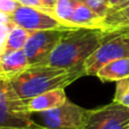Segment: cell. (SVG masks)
I'll list each match as a JSON object with an SVG mask.
<instances>
[{
  "mask_svg": "<svg viewBox=\"0 0 129 129\" xmlns=\"http://www.w3.org/2000/svg\"><path fill=\"white\" fill-rule=\"evenodd\" d=\"M86 76L85 69H64L58 67L36 64L28 66L24 71L10 80L17 95L26 101L44 92L66 88L78 78Z\"/></svg>",
  "mask_w": 129,
  "mask_h": 129,
  "instance_id": "obj_1",
  "label": "cell"
},
{
  "mask_svg": "<svg viewBox=\"0 0 129 129\" xmlns=\"http://www.w3.org/2000/svg\"><path fill=\"white\" fill-rule=\"evenodd\" d=\"M102 29L76 28L67 31L42 64L64 69L83 68L86 59L104 42Z\"/></svg>",
  "mask_w": 129,
  "mask_h": 129,
  "instance_id": "obj_2",
  "label": "cell"
},
{
  "mask_svg": "<svg viewBox=\"0 0 129 129\" xmlns=\"http://www.w3.org/2000/svg\"><path fill=\"white\" fill-rule=\"evenodd\" d=\"M35 123L26 101L17 95L10 80L0 79V129L31 128Z\"/></svg>",
  "mask_w": 129,
  "mask_h": 129,
  "instance_id": "obj_3",
  "label": "cell"
},
{
  "mask_svg": "<svg viewBox=\"0 0 129 129\" xmlns=\"http://www.w3.org/2000/svg\"><path fill=\"white\" fill-rule=\"evenodd\" d=\"M120 58H129V36L123 34H105L104 42L85 61V74L86 76H95L104 64Z\"/></svg>",
  "mask_w": 129,
  "mask_h": 129,
  "instance_id": "obj_4",
  "label": "cell"
},
{
  "mask_svg": "<svg viewBox=\"0 0 129 129\" xmlns=\"http://www.w3.org/2000/svg\"><path fill=\"white\" fill-rule=\"evenodd\" d=\"M88 112L89 110L67 100L60 107L40 112V125L48 129H83Z\"/></svg>",
  "mask_w": 129,
  "mask_h": 129,
  "instance_id": "obj_5",
  "label": "cell"
},
{
  "mask_svg": "<svg viewBox=\"0 0 129 129\" xmlns=\"http://www.w3.org/2000/svg\"><path fill=\"white\" fill-rule=\"evenodd\" d=\"M66 32L63 29L32 32L23 48V52L26 56L29 66L42 64L44 62Z\"/></svg>",
  "mask_w": 129,
  "mask_h": 129,
  "instance_id": "obj_6",
  "label": "cell"
},
{
  "mask_svg": "<svg viewBox=\"0 0 129 129\" xmlns=\"http://www.w3.org/2000/svg\"><path fill=\"white\" fill-rule=\"evenodd\" d=\"M129 108L112 101L107 105L89 110L83 129H126Z\"/></svg>",
  "mask_w": 129,
  "mask_h": 129,
  "instance_id": "obj_7",
  "label": "cell"
},
{
  "mask_svg": "<svg viewBox=\"0 0 129 129\" xmlns=\"http://www.w3.org/2000/svg\"><path fill=\"white\" fill-rule=\"evenodd\" d=\"M9 16L15 25L31 32L47 31V29H63V31L71 29L61 24L51 13L22 5H19L15 9V11Z\"/></svg>",
  "mask_w": 129,
  "mask_h": 129,
  "instance_id": "obj_8",
  "label": "cell"
},
{
  "mask_svg": "<svg viewBox=\"0 0 129 129\" xmlns=\"http://www.w3.org/2000/svg\"><path fill=\"white\" fill-rule=\"evenodd\" d=\"M28 66V61L23 50L4 52L0 54V79L11 80Z\"/></svg>",
  "mask_w": 129,
  "mask_h": 129,
  "instance_id": "obj_9",
  "label": "cell"
},
{
  "mask_svg": "<svg viewBox=\"0 0 129 129\" xmlns=\"http://www.w3.org/2000/svg\"><path fill=\"white\" fill-rule=\"evenodd\" d=\"M68 100L64 93V88H57L44 92L42 94L26 100V105L29 113H40L43 111L60 107Z\"/></svg>",
  "mask_w": 129,
  "mask_h": 129,
  "instance_id": "obj_10",
  "label": "cell"
},
{
  "mask_svg": "<svg viewBox=\"0 0 129 129\" xmlns=\"http://www.w3.org/2000/svg\"><path fill=\"white\" fill-rule=\"evenodd\" d=\"M70 25L74 28H88V29H104V18L92 10L85 4L76 2Z\"/></svg>",
  "mask_w": 129,
  "mask_h": 129,
  "instance_id": "obj_11",
  "label": "cell"
},
{
  "mask_svg": "<svg viewBox=\"0 0 129 129\" xmlns=\"http://www.w3.org/2000/svg\"><path fill=\"white\" fill-rule=\"evenodd\" d=\"M101 82H118L129 77V58H120L104 64L96 73Z\"/></svg>",
  "mask_w": 129,
  "mask_h": 129,
  "instance_id": "obj_12",
  "label": "cell"
},
{
  "mask_svg": "<svg viewBox=\"0 0 129 129\" xmlns=\"http://www.w3.org/2000/svg\"><path fill=\"white\" fill-rule=\"evenodd\" d=\"M77 0H57L53 6V16L68 28L76 29L70 25V19L73 16Z\"/></svg>",
  "mask_w": 129,
  "mask_h": 129,
  "instance_id": "obj_13",
  "label": "cell"
},
{
  "mask_svg": "<svg viewBox=\"0 0 129 129\" xmlns=\"http://www.w3.org/2000/svg\"><path fill=\"white\" fill-rule=\"evenodd\" d=\"M32 32L28 29H25L20 26L14 25L13 28L10 29V33L8 35L6 45V51H18L23 50L27 39L29 38Z\"/></svg>",
  "mask_w": 129,
  "mask_h": 129,
  "instance_id": "obj_14",
  "label": "cell"
},
{
  "mask_svg": "<svg viewBox=\"0 0 129 129\" xmlns=\"http://www.w3.org/2000/svg\"><path fill=\"white\" fill-rule=\"evenodd\" d=\"M129 24V6L121 8L119 10L112 11L108 14V16L104 18V33L113 31L116 28H119L121 26Z\"/></svg>",
  "mask_w": 129,
  "mask_h": 129,
  "instance_id": "obj_15",
  "label": "cell"
},
{
  "mask_svg": "<svg viewBox=\"0 0 129 129\" xmlns=\"http://www.w3.org/2000/svg\"><path fill=\"white\" fill-rule=\"evenodd\" d=\"M14 25L15 24L10 19V16L4 11H0V54L6 52L8 35Z\"/></svg>",
  "mask_w": 129,
  "mask_h": 129,
  "instance_id": "obj_16",
  "label": "cell"
},
{
  "mask_svg": "<svg viewBox=\"0 0 129 129\" xmlns=\"http://www.w3.org/2000/svg\"><path fill=\"white\" fill-rule=\"evenodd\" d=\"M113 102L129 108V77L117 82Z\"/></svg>",
  "mask_w": 129,
  "mask_h": 129,
  "instance_id": "obj_17",
  "label": "cell"
},
{
  "mask_svg": "<svg viewBox=\"0 0 129 129\" xmlns=\"http://www.w3.org/2000/svg\"><path fill=\"white\" fill-rule=\"evenodd\" d=\"M78 1L85 4L87 7L94 10L101 17L105 18L110 11V4L109 0H78Z\"/></svg>",
  "mask_w": 129,
  "mask_h": 129,
  "instance_id": "obj_18",
  "label": "cell"
},
{
  "mask_svg": "<svg viewBox=\"0 0 129 129\" xmlns=\"http://www.w3.org/2000/svg\"><path fill=\"white\" fill-rule=\"evenodd\" d=\"M17 2L22 6H27V7H32V8H36V9H41V10L48 11L51 13L53 15V11L51 9H49L41 0H17Z\"/></svg>",
  "mask_w": 129,
  "mask_h": 129,
  "instance_id": "obj_19",
  "label": "cell"
},
{
  "mask_svg": "<svg viewBox=\"0 0 129 129\" xmlns=\"http://www.w3.org/2000/svg\"><path fill=\"white\" fill-rule=\"evenodd\" d=\"M19 6L17 0H0V11L10 15L15 11V9Z\"/></svg>",
  "mask_w": 129,
  "mask_h": 129,
  "instance_id": "obj_20",
  "label": "cell"
},
{
  "mask_svg": "<svg viewBox=\"0 0 129 129\" xmlns=\"http://www.w3.org/2000/svg\"><path fill=\"white\" fill-rule=\"evenodd\" d=\"M107 35H117V34H123V35L129 36V24L125 25V26H121L119 28H116L113 31L109 32V33H105Z\"/></svg>",
  "mask_w": 129,
  "mask_h": 129,
  "instance_id": "obj_21",
  "label": "cell"
},
{
  "mask_svg": "<svg viewBox=\"0 0 129 129\" xmlns=\"http://www.w3.org/2000/svg\"><path fill=\"white\" fill-rule=\"evenodd\" d=\"M123 0H109V4H110V11L116 9L117 7H119L121 4H122ZM109 11V13H110Z\"/></svg>",
  "mask_w": 129,
  "mask_h": 129,
  "instance_id": "obj_22",
  "label": "cell"
},
{
  "mask_svg": "<svg viewBox=\"0 0 129 129\" xmlns=\"http://www.w3.org/2000/svg\"><path fill=\"white\" fill-rule=\"evenodd\" d=\"M41 1H42L49 9H51V10L53 11V6H54V4H56L57 0H41Z\"/></svg>",
  "mask_w": 129,
  "mask_h": 129,
  "instance_id": "obj_23",
  "label": "cell"
},
{
  "mask_svg": "<svg viewBox=\"0 0 129 129\" xmlns=\"http://www.w3.org/2000/svg\"><path fill=\"white\" fill-rule=\"evenodd\" d=\"M6 129H48V128H44L43 126H41L40 123H35V125L31 128H6Z\"/></svg>",
  "mask_w": 129,
  "mask_h": 129,
  "instance_id": "obj_24",
  "label": "cell"
},
{
  "mask_svg": "<svg viewBox=\"0 0 129 129\" xmlns=\"http://www.w3.org/2000/svg\"><path fill=\"white\" fill-rule=\"evenodd\" d=\"M127 6H129V0H123L122 4H121L120 6L117 7V8L113 9V10H111L110 13H112V11H116V10H119V9H121V8H125V7H127ZM110 13H109V14H110Z\"/></svg>",
  "mask_w": 129,
  "mask_h": 129,
  "instance_id": "obj_25",
  "label": "cell"
},
{
  "mask_svg": "<svg viewBox=\"0 0 129 129\" xmlns=\"http://www.w3.org/2000/svg\"><path fill=\"white\" fill-rule=\"evenodd\" d=\"M126 129H129V121H128V125H127V128Z\"/></svg>",
  "mask_w": 129,
  "mask_h": 129,
  "instance_id": "obj_26",
  "label": "cell"
}]
</instances>
